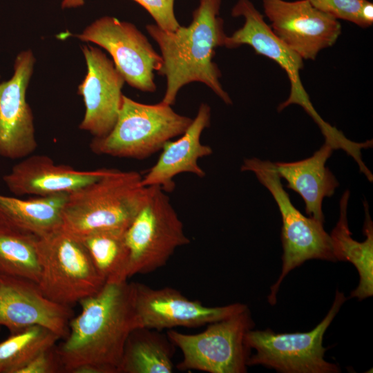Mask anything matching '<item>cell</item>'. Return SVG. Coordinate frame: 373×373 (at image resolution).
Returning <instances> with one entry per match:
<instances>
[{
  "label": "cell",
  "instance_id": "6da1fadb",
  "mask_svg": "<svg viewBox=\"0 0 373 373\" xmlns=\"http://www.w3.org/2000/svg\"><path fill=\"white\" fill-rule=\"evenodd\" d=\"M64 341L55 352L62 370L70 373H117L124 346L137 327L131 284L106 283L79 303Z\"/></svg>",
  "mask_w": 373,
  "mask_h": 373
},
{
  "label": "cell",
  "instance_id": "7a4b0ae2",
  "mask_svg": "<svg viewBox=\"0 0 373 373\" xmlns=\"http://www.w3.org/2000/svg\"><path fill=\"white\" fill-rule=\"evenodd\" d=\"M222 0H199L187 26L167 31L156 24H147L146 30L158 45L162 66L157 73L166 79L162 102L172 106L179 90L191 82H200L226 104L232 100L220 82L222 76L213 57L217 48L224 46L227 37L220 17Z\"/></svg>",
  "mask_w": 373,
  "mask_h": 373
},
{
  "label": "cell",
  "instance_id": "3957f363",
  "mask_svg": "<svg viewBox=\"0 0 373 373\" xmlns=\"http://www.w3.org/2000/svg\"><path fill=\"white\" fill-rule=\"evenodd\" d=\"M135 171L108 169L100 178L68 195L61 229L80 238L105 229L126 231L144 204L149 186Z\"/></svg>",
  "mask_w": 373,
  "mask_h": 373
},
{
  "label": "cell",
  "instance_id": "277c9868",
  "mask_svg": "<svg viewBox=\"0 0 373 373\" xmlns=\"http://www.w3.org/2000/svg\"><path fill=\"white\" fill-rule=\"evenodd\" d=\"M192 120L162 101L146 104L123 95L113 129L102 137H94L90 147L97 155L144 160L181 135Z\"/></svg>",
  "mask_w": 373,
  "mask_h": 373
},
{
  "label": "cell",
  "instance_id": "5b68a950",
  "mask_svg": "<svg viewBox=\"0 0 373 373\" xmlns=\"http://www.w3.org/2000/svg\"><path fill=\"white\" fill-rule=\"evenodd\" d=\"M240 169L255 174L259 182L273 196L281 215L282 270L267 297L269 303L274 305L279 287L290 271L308 260H336L331 239L323 228V222L306 217L294 206L274 162L256 157L247 158L244 160Z\"/></svg>",
  "mask_w": 373,
  "mask_h": 373
},
{
  "label": "cell",
  "instance_id": "8992f818",
  "mask_svg": "<svg viewBox=\"0 0 373 373\" xmlns=\"http://www.w3.org/2000/svg\"><path fill=\"white\" fill-rule=\"evenodd\" d=\"M38 286L51 300L66 306L97 294L106 283L79 239L61 229L39 238Z\"/></svg>",
  "mask_w": 373,
  "mask_h": 373
},
{
  "label": "cell",
  "instance_id": "52a82bcc",
  "mask_svg": "<svg viewBox=\"0 0 373 373\" xmlns=\"http://www.w3.org/2000/svg\"><path fill=\"white\" fill-rule=\"evenodd\" d=\"M128 278L166 265L175 249L188 245L183 224L160 186H149L146 200L125 231Z\"/></svg>",
  "mask_w": 373,
  "mask_h": 373
},
{
  "label": "cell",
  "instance_id": "ba28073f",
  "mask_svg": "<svg viewBox=\"0 0 373 373\" xmlns=\"http://www.w3.org/2000/svg\"><path fill=\"white\" fill-rule=\"evenodd\" d=\"M202 332L186 334L171 329L166 335L182 353L179 370L209 373H244L251 349L245 341L254 322L248 307L224 319L208 324Z\"/></svg>",
  "mask_w": 373,
  "mask_h": 373
},
{
  "label": "cell",
  "instance_id": "9c48e42d",
  "mask_svg": "<svg viewBox=\"0 0 373 373\" xmlns=\"http://www.w3.org/2000/svg\"><path fill=\"white\" fill-rule=\"evenodd\" d=\"M343 293L336 291L334 300L323 321L307 332L275 333L271 329L247 332L245 341L256 350L248 365H261L283 373H336V364L324 358L325 332L345 301Z\"/></svg>",
  "mask_w": 373,
  "mask_h": 373
},
{
  "label": "cell",
  "instance_id": "30bf717a",
  "mask_svg": "<svg viewBox=\"0 0 373 373\" xmlns=\"http://www.w3.org/2000/svg\"><path fill=\"white\" fill-rule=\"evenodd\" d=\"M231 15L242 17L245 23L231 35L226 37L224 46L235 48L249 45L257 54L276 61L286 72L291 85L288 98L279 104L278 111L298 104L318 124L325 140L335 139L338 130L318 115L301 82L300 71L303 68V59L274 35L263 15L250 0H238L231 10Z\"/></svg>",
  "mask_w": 373,
  "mask_h": 373
},
{
  "label": "cell",
  "instance_id": "8fae6325",
  "mask_svg": "<svg viewBox=\"0 0 373 373\" xmlns=\"http://www.w3.org/2000/svg\"><path fill=\"white\" fill-rule=\"evenodd\" d=\"M77 37L105 49L129 86L146 93L156 90L154 71L161 68L162 58L134 24L105 16Z\"/></svg>",
  "mask_w": 373,
  "mask_h": 373
},
{
  "label": "cell",
  "instance_id": "7c38bea8",
  "mask_svg": "<svg viewBox=\"0 0 373 373\" xmlns=\"http://www.w3.org/2000/svg\"><path fill=\"white\" fill-rule=\"evenodd\" d=\"M131 284L137 327L159 331L176 327H197L224 319L247 307L242 303L207 307L171 287L153 289L140 283Z\"/></svg>",
  "mask_w": 373,
  "mask_h": 373
},
{
  "label": "cell",
  "instance_id": "4fadbf2b",
  "mask_svg": "<svg viewBox=\"0 0 373 373\" xmlns=\"http://www.w3.org/2000/svg\"><path fill=\"white\" fill-rule=\"evenodd\" d=\"M265 16L274 35L303 60L316 59L341 33L338 19L319 10L308 0H263Z\"/></svg>",
  "mask_w": 373,
  "mask_h": 373
},
{
  "label": "cell",
  "instance_id": "5bb4252c",
  "mask_svg": "<svg viewBox=\"0 0 373 373\" xmlns=\"http://www.w3.org/2000/svg\"><path fill=\"white\" fill-rule=\"evenodd\" d=\"M35 61L31 50L21 52L12 78L0 84V156L5 158H24L37 147L33 116L26 99Z\"/></svg>",
  "mask_w": 373,
  "mask_h": 373
},
{
  "label": "cell",
  "instance_id": "9a60e30c",
  "mask_svg": "<svg viewBox=\"0 0 373 373\" xmlns=\"http://www.w3.org/2000/svg\"><path fill=\"white\" fill-rule=\"evenodd\" d=\"M72 318L70 307L48 298L37 283L0 274V326L10 334L37 325L65 338Z\"/></svg>",
  "mask_w": 373,
  "mask_h": 373
},
{
  "label": "cell",
  "instance_id": "2e32d148",
  "mask_svg": "<svg viewBox=\"0 0 373 373\" xmlns=\"http://www.w3.org/2000/svg\"><path fill=\"white\" fill-rule=\"evenodd\" d=\"M87 74L78 87L85 104L79 128L95 137H102L113 129L122 105L125 80L112 60L100 49L84 46Z\"/></svg>",
  "mask_w": 373,
  "mask_h": 373
},
{
  "label": "cell",
  "instance_id": "e0dca14e",
  "mask_svg": "<svg viewBox=\"0 0 373 373\" xmlns=\"http://www.w3.org/2000/svg\"><path fill=\"white\" fill-rule=\"evenodd\" d=\"M108 169L80 171L57 164L46 155H30L16 164L3 180L17 196L69 194L98 180Z\"/></svg>",
  "mask_w": 373,
  "mask_h": 373
},
{
  "label": "cell",
  "instance_id": "ac0fdd59",
  "mask_svg": "<svg viewBox=\"0 0 373 373\" xmlns=\"http://www.w3.org/2000/svg\"><path fill=\"white\" fill-rule=\"evenodd\" d=\"M210 122L211 108L202 103L186 130L178 139L164 145L157 162L142 175V184L144 186H158L164 192L170 193L175 187L173 178L180 173H189L204 178L205 172L199 166L198 160L210 155L213 151L201 143L200 137Z\"/></svg>",
  "mask_w": 373,
  "mask_h": 373
},
{
  "label": "cell",
  "instance_id": "d6986e66",
  "mask_svg": "<svg viewBox=\"0 0 373 373\" xmlns=\"http://www.w3.org/2000/svg\"><path fill=\"white\" fill-rule=\"evenodd\" d=\"M334 150L331 144L325 142L307 158L274 163L280 178L287 181V187L303 198L306 213L322 222H324L323 200L333 195L339 186L337 179L325 165Z\"/></svg>",
  "mask_w": 373,
  "mask_h": 373
},
{
  "label": "cell",
  "instance_id": "ffe728a7",
  "mask_svg": "<svg viewBox=\"0 0 373 373\" xmlns=\"http://www.w3.org/2000/svg\"><path fill=\"white\" fill-rule=\"evenodd\" d=\"M350 191H346L340 200L339 219L329 235L336 260L347 261L353 264L359 274V284L352 291L351 298L363 300L373 294V225L364 201L365 218L363 231L365 240L358 242L352 238L347 218Z\"/></svg>",
  "mask_w": 373,
  "mask_h": 373
},
{
  "label": "cell",
  "instance_id": "44dd1931",
  "mask_svg": "<svg viewBox=\"0 0 373 373\" xmlns=\"http://www.w3.org/2000/svg\"><path fill=\"white\" fill-rule=\"evenodd\" d=\"M68 193L22 199L0 194V222L16 230L44 237L61 228Z\"/></svg>",
  "mask_w": 373,
  "mask_h": 373
},
{
  "label": "cell",
  "instance_id": "7402d4cb",
  "mask_svg": "<svg viewBox=\"0 0 373 373\" xmlns=\"http://www.w3.org/2000/svg\"><path fill=\"white\" fill-rule=\"evenodd\" d=\"M174 347L159 330L135 328L127 338L117 373H171Z\"/></svg>",
  "mask_w": 373,
  "mask_h": 373
},
{
  "label": "cell",
  "instance_id": "603a6c76",
  "mask_svg": "<svg viewBox=\"0 0 373 373\" xmlns=\"http://www.w3.org/2000/svg\"><path fill=\"white\" fill-rule=\"evenodd\" d=\"M39 238L0 222V274L38 284L41 275Z\"/></svg>",
  "mask_w": 373,
  "mask_h": 373
},
{
  "label": "cell",
  "instance_id": "cb8c5ba5",
  "mask_svg": "<svg viewBox=\"0 0 373 373\" xmlns=\"http://www.w3.org/2000/svg\"><path fill=\"white\" fill-rule=\"evenodd\" d=\"M78 239L106 283L127 280L129 253L124 230H99Z\"/></svg>",
  "mask_w": 373,
  "mask_h": 373
},
{
  "label": "cell",
  "instance_id": "d4e9b609",
  "mask_svg": "<svg viewBox=\"0 0 373 373\" xmlns=\"http://www.w3.org/2000/svg\"><path fill=\"white\" fill-rule=\"evenodd\" d=\"M60 338L37 325L10 334L0 342V373H19L37 354L55 347Z\"/></svg>",
  "mask_w": 373,
  "mask_h": 373
},
{
  "label": "cell",
  "instance_id": "484cf974",
  "mask_svg": "<svg viewBox=\"0 0 373 373\" xmlns=\"http://www.w3.org/2000/svg\"><path fill=\"white\" fill-rule=\"evenodd\" d=\"M313 6L336 19L360 26V12L366 0H308Z\"/></svg>",
  "mask_w": 373,
  "mask_h": 373
},
{
  "label": "cell",
  "instance_id": "4316f807",
  "mask_svg": "<svg viewBox=\"0 0 373 373\" xmlns=\"http://www.w3.org/2000/svg\"><path fill=\"white\" fill-rule=\"evenodd\" d=\"M142 6L153 17L155 24L167 31L177 30L180 24L174 12L175 0H133Z\"/></svg>",
  "mask_w": 373,
  "mask_h": 373
},
{
  "label": "cell",
  "instance_id": "83f0119b",
  "mask_svg": "<svg viewBox=\"0 0 373 373\" xmlns=\"http://www.w3.org/2000/svg\"><path fill=\"white\" fill-rule=\"evenodd\" d=\"M62 370L54 347L34 357L19 373H54Z\"/></svg>",
  "mask_w": 373,
  "mask_h": 373
},
{
  "label": "cell",
  "instance_id": "f1b7e54d",
  "mask_svg": "<svg viewBox=\"0 0 373 373\" xmlns=\"http://www.w3.org/2000/svg\"><path fill=\"white\" fill-rule=\"evenodd\" d=\"M360 27L367 28L373 23V3L367 0L363 3L360 12Z\"/></svg>",
  "mask_w": 373,
  "mask_h": 373
},
{
  "label": "cell",
  "instance_id": "f546056e",
  "mask_svg": "<svg viewBox=\"0 0 373 373\" xmlns=\"http://www.w3.org/2000/svg\"><path fill=\"white\" fill-rule=\"evenodd\" d=\"M84 3V0H63L61 2V8L63 9L77 8L83 6Z\"/></svg>",
  "mask_w": 373,
  "mask_h": 373
}]
</instances>
